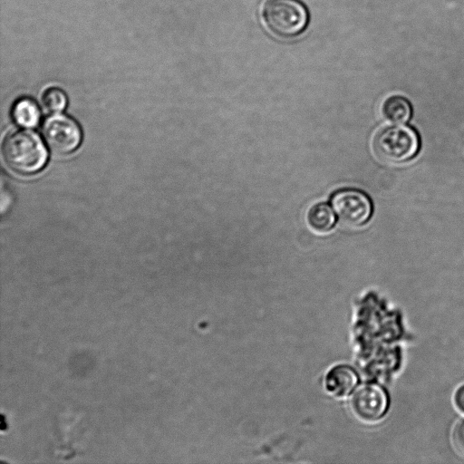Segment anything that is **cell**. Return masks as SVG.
Wrapping results in <instances>:
<instances>
[{"mask_svg": "<svg viewBox=\"0 0 464 464\" xmlns=\"http://www.w3.org/2000/svg\"><path fill=\"white\" fill-rule=\"evenodd\" d=\"M3 156L11 169L23 175L42 170L48 160L43 141L37 134L29 130L8 135L4 141Z\"/></svg>", "mask_w": 464, "mask_h": 464, "instance_id": "1", "label": "cell"}, {"mask_svg": "<svg viewBox=\"0 0 464 464\" xmlns=\"http://www.w3.org/2000/svg\"><path fill=\"white\" fill-rule=\"evenodd\" d=\"M262 18L272 34L281 39H292L306 30L310 14L301 0H266Z\"/></svg>", "mask_w": 464, "mask_h": 464, "instance_id": "2", "label": "cell"}, {"mask_svg": "<svg viewBox=\"0 0 464 464\" xmlns=\"http://www.w3.org/2000/svg\"><path fill=\"white\" fill-rule=\"evenodd\" d=\"M420 137L409 126L394 125L381 129L372 140L375 155L390 164H400L413 159L420 150Z\"/></svg>", "mask_w": 464, "mask_h": 464, "instance_id": "3", "label": "cell"}, {"mask_svg": "<svg viewBox=\"0 0 464 464\" xmlns=\"http://www.w3.org/2000/svg\"><path fill=\"white\" fill-rule=\"evenodd\" d=\"M334 211L343 224L359 227L366 224L372 214V203L362 191L355 188H343L335 191L331 198Z\"/></svg>", "mask_w": 464, "mask_h": 464, "instance_id": "4", "label": "cell"}, {"mask_svg": "<svg viewBox=\"0 0 464 464\" xmlns=\"http://www.w3.org/2000/svg\"><path fill=\"white\" fill-rule=\"evenodd\" d=\"M43 135L51 150L59 155L72 153L82 141L80 127L72 119L64 115L55 114L46 119Z\"/></svg>", "mask_w": 464, "mask_h": 464, "instance_id": "5", "label": "cell"}, {"mask_svg": "<svg viewBox=\"0 0 464 464\" xmlns=\"http://www.w3.org/2000/svg\"><path fill=\"white\" fill-rule=\"evenodd\" d=\"M351 405L354 414L360 420L373 422L386 414L389 408V396L380 385L364 384L354 392Z\"/></svg>", "mask_w": 464, "mask_h": 464, "instance_id": "6", "label": "cell"}, {"mask_svg": "<svg viewBox=\"0 0 464 464\" xmlns=\"http://www.w3.org/2000/svg\"><path fill=\"white\" fill-rule=\"evenodd\" d=\"M358 375L347 365H336L326 374L324 387L328 393L334 397L349 395L357 386Z\"/></svg>", "mask_w": 464, "mask_h": 464, "instance_id": "7", "label": "cell"}, {"mask_svg": "<svg viewBox=\"0 0 464 464\" xmlns=\"http://www.w3.org/2000/svg\"><path fill=\"white\" fill-rule=\"evenodd\" d=\"M307 223L315 233L325 234L334 227L335 216L328 204L316 203L307 212Z\"/></svg>", "mask_w": 464, "mask_h": 464, "instance_id": "8", "label": "cell"}, {"mask_svg": "<svg viewBox=\"0 0 464 464\" xmlns=\"http://www.w3.org/2000/svg\"><path fill=\"white\" fill-rule=\"evenodd\" d=\"M382 112L386 120L393 123L408 121L412 113L410 102L400 95L387 98L382 105Z\"/></svg>", "mask_w": 464, "mask_h": 464, "instance_id": "9", "label": "cell"}, {"mask_svg": "<svg viewBox=\"0 0 464 464\" xmlns=\"http://www.w3.org/2000/svg\"><path fill=\"white\" fill-rule=\"evenodd\" d=\"M14 122L24 128H34L40 121V111L36 103L29 98L18 100L13 108Z\"/></svg>", "mask_w": 464, "mask_h": 464, "instance_id": "10", "label": "cell"}, {"mask_svg": "<svg viewBox=\"0 0 464 464\" xmlns=\"http://www.w3.org/2000/svg\"><path fill=\"white\" fill-rule=\"evenodd\" d=\"M42 104L47 112L57 114L66 107L67 96L65 92L59 88H50L44 92L42 98Z\"/></svg>", "mask_w": 464, "mask_h": 464, "instance_id": "11", "label": "cell"}, {"mask_svg": "<svg viewBox=\"0 0 464 464\" xmlns=\"http://www.w3.org/2000/svg\"><path fill=\"white\" fill-rule=\"evenodd\" d=\"M452 442L456 450L464 455V419L455 425L452 430Z\"/></svg>", "mask_w": 464, "mask_h": 464, "instance_id": "12", "label": "cell"}, {"mask_svg": "<svg viewBox=\"0 0 464 464\" xmlns=\"http://www.w3.org/2000/svg\"><path fill=\"white\" fill-rule=\"evenodd\" d=\"M453 401L457 410L464 414V384L456 390Z\"/></svg>", "mask_w": 464, "mask_h": 464, "instance_id": "13", "label": "cell"}]
</instances>
